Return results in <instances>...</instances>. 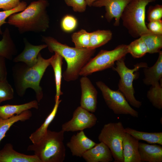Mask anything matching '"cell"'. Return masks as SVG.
Here are the masks:
<instances>
[{
	"label": "cell",
	"mask_w": 162,
	"mask_h": 162,
	"mask_svg": "<svg viewBox=\"0 0 162 162\" xmlns=\"http://www.w3.org/2000/svg\"><path fill=\"white\" fill-rule=\"evenodd\" d=\"M5 58L0 56V81L7 80V71Z\"/></svg>",
	"instance_id": "38"
},
{
	"label": "cell",
	"mask_w": 162,
	"mask_h": 162,
	"mask_svg": "<svg viewBox=\"0 0 162 162\" xmlns=\"http://www.w3.org/2000/svg\"><path fill=\"white\" fill-rule=\"evenodd\" d=\"M87 5L89 7L92 6L93 3L98 0H86Z\"/></svg>",
	"instance_id": "39"
},
{
	"label": "cell",
	"mask_w": 162,
	"mask_h": 162,
	"mask_svg": "<svg viewBox=\"0 0 162 162\" xmlns=\"http://www.w3.org/2000/svg\"><path fill=\"white\" fill-rule=\"evenodd\" d=\"M128 53L134 58H140L148 53L146 44L141 37L132 42L127 46Z\"/></svg>",
	"instance_id": "28"
},
{
	"label": "cell",
	"mask_w": 162,
	"mask_h": 162,
	"mask_svg": "<svg viewBox=\"0 0 162 162\" xmlns=\"http://www.w3.org/2000/svg\"><path fill=\"white\" fill-rule=\"evenodd\" d=\"M80 82L81 92L80 106L91 112H94L97 108V91L87 76H82Z\"/></svg>",
	"instance_id": "12"
},
{
	"label": "cell",
	"mask_w": 162,
	"mask_h": 162,
	"mask_svg": "<svg viewBox=\"0 0 162 162\" xmlns=\"http://www.w3.org/2000/svg\"><path fill=\"white\" fill-rule=\"evenodd\" d=\"M64 134L62 130L55 131L48 130L40 142L29 145L27 150L33 152L41 162H62L66 155Z\"/></svg>",
	"instance_id": "4"
},
{
	"label": "cell",
	"mask_w": 162,
	"mask_h": 162,
	"mask_svg": "<svg viewBox=\"0 0 162 162\" xmlns=\"http://www.w3.org/2000/svg\"><path fill=\"white\" fill-rule=\"evenodd\" d=\"M132 0H98L92 6L96 7H104L106 12L105 17L108 22L115 19L114 26H119L122 14L126 7Z\"/></svg>",
	"instance_id": "11"
},
{
	"label": "cell",
	"mask_w": 162,
	"mask_h": 162,
	"mask_svg": "<svg viewBox=\"0 0 162 162\" xmlns=\"http://www.w3.org/2000/svg\"><path fill=\"white\" fill-rule=\"evenodd\" d=\"M156 0H132L124 8L121 16L123 26L133 38H139L150 32L145 23L146 8Z\"/></svg>",
	"instance_id": "5"
},
{
	"label": "cell",
	"mask_w": 162,
	"mask_h": 162,
	"mask_svg": "<svg viewBox=\"0 0 162 162\" xmlns=\"http://www.w3.org/2000/svg\"><path fill=\"white\" fill-rule=\"evenodd\" d=\"M25 47L23 51L13 59L16 62H22L31 67L35 65L38 61V57L40 52L47 47L46 44L34 45L31 44L24 38Z\"/></svg>",
	"instance_id": "14"
},
{
	"label": "cell",
	"mask_w": 162,
	"mask_h": 162,
	"mask_svg": "<svg viewBox=\"0 0 162 162\" xmlns=\"http://www.w3.org/2000/svg\"><path fill=\"white\" fill-rule=\"evenodd\" d=\"M14 94V90L7 80L0 81V104L13 99Z\"/></svg>",
	"instance_id": "31"
},
{
	"label": "cell",
	"mask_w": 162,
	"mask_h": 162,
	"mask_svg": "<svg viewBox=\"0 0 162 162\" xmlns=\"http://www.w3.org/2000/svg\"><path fill=\"white\" fill-rule=\"evenodd\" d=\"M138 151L141 161L162 162L161 145L139 142Z\"/></svg>",
	"instance_id": "18"
},
{
	"label": "cell",
	"mask_w": 162,
	"mask_h": 162,
	"mask_svg": "<svg viewBox=\"0 0 162 162\" xmlns=\"http://www.w3.org/2000/svg\"><path fill=\"white\" fill-rule=\"evenodd\" d=\"M27 6V3L25 2L22 1L17 7L13 9L0 11V35H2L3 34L1 27L3 24L7 23L5 21L6 19L14 13L22 11Z\"/></svg>",
	"instance_id": "32"
},
{
	"label": "cell",
	"mask_w": 162,
	"mask_h": 162,
	"mask_svg": "<svg viewBox=\"0 0 162 162\" xmlns=\"http://www.w3.org/2000/svg\"><path fill=\"white\" fill-rule=\"evenodd\" d=\"M50 65L53 68L54 74L56 87L55 101L59 100L60 96L63 94L61 90L62 78V67L63 58L58 54L55 52L51 57Z\"/></svg>",
	"instance_id": "23"
},
{
	"label": "cell",
	"mask_w": 162,
	"mask_h": 162,
	"mask_svg": "<svg viewBox=\"0 0 162 162\" xmlns=\"http://www.w3.org/2000/svg\"><path fill=\"white\" fill-rule=\"evenodd\" d=\"M151 32L162 34V20L161 19L149 21L147 26Z\"/></svg>",
	"instance_id": "36"
},
{
	"label": "cell",
	"mask_w": 162,
	"mask_h": 162,
	"mask_svg": "<svg viewBox=\"0 0 162 162\" xmlns=\"http://www.w3.org/2000/svg\"><path fill=\"white\" fill-rule=\"evenodd\" d=\"M127 46V45L122 44L111 50H101L82 68L80 76H87L94 72L112 68L117 60L128 53Z\"/></svg>",
	"instance_id": "7"
},
{
	"label": "cell",
	"mask_w": 162,
	"mask_h": 162,
	"mask_svg": "<svg viewBox=\"0 0 162 162\" xmlns=\"http://www.w3.org/2000/svg\"><path fill=\"white\" fill-rule=\"evenodd\" d=\"M82 157L87 162H110L113 160L110 150L102 142L96 143L85 152Z\"/></svg>",
	"instance_id": "15"
},
{
	"label": "cell",
	"mask_w": 162,
	"mask_h": 162,
	"mask_svg": "<svg viewBox=\"0 0 162 162\" xmlns=\"http://www.w3.org/2000/svg\"><path fill=\"white\" fill-rule=\"evenodd\" d=\"M96 144L87 137L83 130H81L73 135L66 145L73 156L81 157L85 152Z\"/></svg>",
	"instance_id": "13"
},
{
	"label": "cell",
	"mask_w": 162,
	"mask_h": 162,
	"mask_svg": "<svg viewBox=\"0 0 162 162\" xmlns=\"http://www.w3.org/2000/svg\"><path fill=\"white\" fill-rule=\"evenodd\" d=\"M42 41L47 45L50 52H56L65 59L67 67L63 76L67 82L78 79L81 69L92 58L96 51L95 49L70 47L50 36H42Z\"/></svg>",
	"instance_id": "2"
},
{
	"label": "cell",
	"mask_w": 162,
	"mask_h": 162,
	"mask_svg": "<svg viewBox=\"0 0 162 162\" xmlns=\"http://www.w3.org/2000/svg\"><path fill=\"white\" fill-rule=\"evenodd\" d=\"M2 35L0 40V56L11 60L17 53V50L8 28H5Z\"/></svg>",
	"instance_id": "22"
},
{
	"label": "cell",
	"mask_w": 162,
	"mask_h": 162,
	"mask_svg": "<svg viewBox=\"0 0 162 162\" xmlns=\"http://www.w3.org/2000/svg\"><path fill=\"white\" fill-rule=\"evenodd\" d=\"M32 116V112L29 110L7 119H3L0 117V142L14 124L19 121H25L28 120Z\"/></svg>",
	"instance_id": "25"
},
{
	"label": "cell",
	"mask_w": 162,
	"mask_h": 162,
	"mask_svg": "<svg viewBox=\"0 0 162 162\" xmlns=\"http://www.w3.org/2000/svg\"><path fill=\"white\" fill-rule=\"evenodd\" d=\"M126 133L121 122H110L104 125L98 135L99 141L110 150L115 162H124L122 143Z\"/></svg>",
	"instance_id": "8"
},
{
	"label": "cell",
	"mask_w": 162,
	"mask_h": 162,
	"mask_svg": "<svg viewBox=\"0 0 162 162\" xmlns=\"http://www.w3.org/2000/svg\"><path fill=\"white\" fill-rule=\"evenodd\" d=\"M20 0H0V9L8 10L17 7L20 4Z\"/></svg>",
	"instance_id": "37"
},
{
	"label": "cell",
	"mask_w": 162,
	"mask_h": 162,
	"mask_svg": "<svg viewBox=\"0 0 162 162\" xmlns=\"http://www.w3.org/2000/svg\"><path fill=\"white\" fill-rule=\"evenodd\" d=\"M51 57L44 58L40 53L38 61L34 65L30 67L22 62L16 63L12 68V75L14 87L17 94L22 97L26 90L31 88L34 91L37 100L39 102L42 99L43 93L40 86L41 80L47 68L50 65Z\"/></svg>",
	"instance_id": "1"
},
{
	"label": "cell",
	"mask_w": 162,
	"mask_h": 162,
	"mask_svg": "<svg viewBox=\"0 0 162 162\" xmlns=\"http://www.w3.org/2000/svg\"><path fill=\"white\" fill-rule=\"evenodd\" d=\"M96 85L101 92L107 106L115 114L128 115L134 118L138 117V112L131 107L120 91L111 89L101 81L96 82Z\"/></svg>",
	"instance_id": "9"
},
{
	"label": "cell",
	"mask_w": 162,
	"mask_h": 162,
	"mask_svg": "<svg viewBox=\"0 0 162 162\" xmlns=\"http://www.w3.org/2000/svg\"><path fill=\"white\" fill-rule=\"evenodd\" d=\"M77 24V20L74 16L70 15H66L62 19L61 26L64 32H70L76 29Z\"/></svg>",
	"instance_id": "33"
},
{
	"label": "cell",
	"mask_w": 162,
	"mask_h": 162,
	"mask_svg": "<svg viewBox=\"0 0 162 162\" xmlns=\"http://www.w3.org/2000/svg\"><path fill=\"white\" fill-rule=\"evenodd\" d=\"M38 102L37 100L20 105L7 104L0 106V117L7 119L26 110L32 108L38 109Z\"/></svg>",
	"instance_id": "20"
},
{
	"label": "cell",
	"mask_w": 162,
	"mask_h": 162,
	"mask_svg": "<svg viewBox=\"0 0 162 162\" xmlns=\"http://www.w3.org/2000/svg\"><path fill=\"white\" fill-rule=\"evenodd\" d=\"M139 140L126 133L123 139L124 162H141L138 151Z\"/></svg>",
	"instance_id": "17"
},
{
	"label": "cell",
	"mask_w": 162,
	"mask_h": 162,
	"mask_svg": "<svg viewBox=\"0 0 162 162\" xmlns=\"http://www.w3.org/2000/svg\"><path fill=\"white\" fill-rule=\"evenodd\" d=\"M148 49V53H158L162 48V34L150 32L141 36Z\"/></svg>",
	"instance_id": "27"
},
{
	"label": "cell",
	"mask_w": 162,
	"mask_h": 162,
	"mask_svg": "<svg viewBox=\"0 0 162 162\" xmlns=\"http://www.w3.org/2000/svg\"><path fill=\"white\" fill-rule=\"evenodd\" d=\"M66 4L72 7L76 12L82 13L86 9L87 5L86 0H64Z\"/></svg>",
	"instance_id": "35"
},
{
	"label": "cell",
	"mask_w": 162,
	"mask_h": 162,
	"mask_svg": "<svg viewBox=\"0 0 162 162\" xmlns=\"http://www.w3.org/2000/svg\"><path fill=\"white\" fill-rule=\"evenodd\" d=\"M147 97L149 101L155 108L162 109V86L159 83L152 86L147 92Z\"/></svg>",
	"instance_id": "29"
},
{
	"label": "cell",
	"mask_w": 162,
	"mask_h": 162,
	"mask_svg": "<svg viewBox=\"0 0 162 162\" xmlns=\"http://www.w3.org/2000/svg\"><path fill=\"white\" fill-rule=\"evenodd\" d=\"M61 101V100H59L55 101V104L52 111L46 118L44 123L29 136V139L33 144L38 143L46 134L48 126L54 118Z\"/></svg>",
	"instance_id": "21"
},
{
	"label": "cell",
	"mask_w": 162,
	"mask_h": 162,
	"mask_svg": "<svg viewBox=\"0 0 162 162\" xmlns=\"http://www.w3.org/2000/svg\"><path fill=\"white\" fill-rule=\"evenodd\" d=\"M124 131L139 140H143L150 144L162 145V132L149 133L138 131L129 128H124Z\"/></svg>",
	"instance_id": "24"
},
{
	"label": "cell",
	"mask_w": 162,
	"mask_h": 162,
	"mask_svg": "<svg viewBox=\"0 0 162 162\" xmlns=\"http://www.w3.org/2000/svg\"><path fill=\"white\" fill-rule=\"evenodd\" d=\"M0 162H41L35 155H27L15 151L12 144H6L0 149Z\"/></svg>",
	"instance_id": "16"
},
{
	"label": "cell",
	"mask_w": 162,
	"mask_h": 162,
	"mask_svg": "<svg viewBox=\"0 0 162 162\" xmlns=\"http://www.w3.org/2000/svg\"><path fill=\"white\" fill-rule=\"evenodd\" d=\"M158 59L151 67L148 66L143 68L145 77L143 80L144 84L154 86L159 84V81L162 77V51L159 52Z\"/></svg>",
	"instance_id": "19"
},
{
	"label": "cell",
	"mask_w": 162,
	"mask_h": 162,
	"mask_svg": "<svg viewBox=\"0 0 162 162\" xmlns=\"http://www.w3.org/2000/svg\"><path fill=\"white\" fill-rule=\"evenodd\" d=\"M147 18L149 21L161 20L162 17V5L157 4L150 6L148 10Z\"/></svg>",
	"instance_id": "34"
},
{
	"label": "cell",
	"mask_w": 162,
	"mask_h": 162,
	"mask_svg": "<svg viewBox=\"0 0 162 162\" xmlns=\"http://www.w3.org/2000/svg\"><path fill=\"white\" fill-rule=\"evenodd\" d=\"M125 57L117 60L115 62L116 67L112 68L118 74L120 77L118 90L123 94L130 105L139 108L142 105V103L135 97L133 81L137 76L136 72L140 68L146 67L148 65L146 63L140 62L135 64L133 68L129 69L125 65Z\"/></svg>",
	"instance_id": "6"
},
{
	"label": "cell",
	"mask_w": 162,
	"mask_h": 162,
	"mask_svg": "<svg viewBox=\"0 0 162 162\" xmlns=\"http://www.w3.org/2000/svg\"><path fill=\"white\" fill-rule=\"evenodd\" d=\"M90 44L88 49L96 48L106 44L112 39V34L109 30H98L90 32Z\"/></svg>",
	"instance_id": "26"
},
{
	"label": "cell",
	"mask_w": 162,
	"mask_h": 162,
	"mask_svg": "<svg viewBox=\"0 0 162 162\" xmlns=\"http://www.w3.org/2000/svg\"><path fill=\"white\" fill-rule=\"evenodd\" d=\"M90 36V33L84 29H81L72 34L71 40L76 48H88Z\"/></svg>",
	"instance_id": "30"
},
{
	"label": "cell",
	"mask_w": 162,
	"mask_h": 162,
	"mask_svg": "<svg viewBox=\"0 0 162 162\" xmlns=\"http://www.w3.org/2000/svg\"><path fill=\"white\" fill-rule=\"evenodd\" d=\"M48 4L46 0L33 2L21 12L10 16L7 23L17 28L20 33L44 32L49 27L50 18L46 10Z\"/></svg>",
	"instance_id": "3"
},
{
	"label": "cell",
	"mask_w": 162,
	"mask_h": 162,
	"mask_svg": "<svg viewBox=\"0 0 162 162\" xmlns=\"http://www.w3.org/2000/svg\"><path fill=\"white\" fill-rule=\"evenodd\" d=\"M96 116L80 106L74 111L72 118L62 126V130L74 132L90 128L94 126L97 121Z\"/></svg>",
	"instance_id": "10"
}]
</instances>
